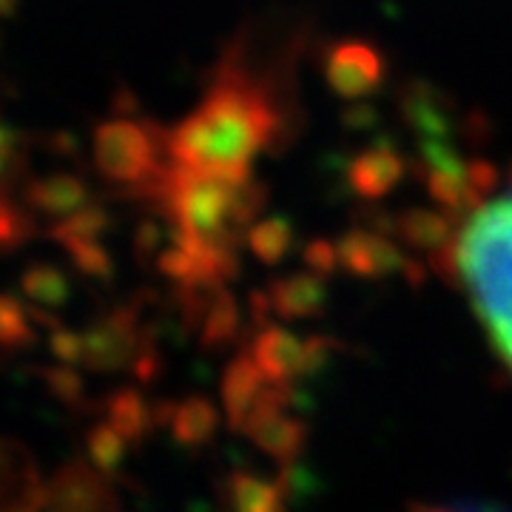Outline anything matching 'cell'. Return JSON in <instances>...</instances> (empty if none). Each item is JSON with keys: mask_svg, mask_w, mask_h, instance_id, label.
I'll list each match as a JSON object with an SVG mask.
<instances>
[{"mask_svg": "<svg viewBox=\"0 0 512 512\" xmlns=\"http://www.w3.org/2000/svg\"><path fill=\"white\" fill-rule=\"evenodd\" d=\"M279 134V111L262 83L225 63L194 111L168 131V160L202 171H248Z\"/></svg>", "mask_w": 512, "mask_h": 512, "instance_id": "6da1fadb", "label": "cell"}, {"mask_svg": "<svg viewBox=\"0 0 512 512\" xmlns=\"http://www.w3.org/2000/svg\"><path fill=\"white\" fill-rule=\"evenodd\" d=\"M441 274L461 282L495 356L512 373V188L467 211Z\"/></svg>", "mask_w": 512, "mask_h": 512, "instance_id": "7a4b0ae2", "label": "cell"}, {"mask_svg": "<svg viewBox=\"0 0 512 512\" xmlns=\"http://www.w3.org/2000/svg\"><path fill=\"white\" fill-rule=\"evenodd\" d=\"M151 200L163 205L174 234L237 251L262 208V188L251 171H202L168 163Z\"/></svg>", "mask_w": 512, "mask_h": 512, "instance_id": "3957f363", "label": "cell"}, {"mask_svg": "<svg viewBox=\"0 0 512 512\" xmlns=\"http://www.w3.org/2000/svg\"><path fill=\"white\" fill-rule=\"evenodd\" d=\"M94 165L111 185L151 197L168 163V131L137 117H109L94 128Z\"/></svg>", "mask_w": 512, "mask_h": 512, "instance_id": "277c9868", "label": "cell"}, {"mask_svg": "<svg viewBox=\"0 0 512 512\" xmlns=\"http://www.w3.org/2000/svg\"><path fill=\"white\" fill-rule=\"evenodd\" d=\"M325 80L345 100H362L384 80V57L367 40H339L325 57Z\"/></svg>", "mask_w": 512, "mask_h": 512, "instance_id": "5b68a950", "label": "cell"}, {"mask_svg": "<svg viewBox=\"0 0 512 512\" xmlns=\"http://www.w3.org/2000/svg\"><path fill=\"white\" fill-rule=\"evenodd\" d=\"M336 245V262L339 271H348L362 279H384V276L413 274V262L404 256V251L382 231H367L353 228Z\"/></svg>", "mask_w": 512, "mask_h": 512, "instance_id": "8992f818", "label": "cell"}, {"mask_svg": "<svg viewBox=\"0 0 512 512\" xmlns=\"http://www.w3.org/2000/svg\"><path fill=\"white\" fill-rule=\"evenodd\" d=\"M137 319V308L123 305L92 322L83 333V362L92 370H114L126 365L137 350H146Z\"/></svg>", "mask_w": 512, "mask_h": 512, "instance_id": "52a82bcc", "label": "cell"}, {"mask_svg": "<svg viewBox=\"0 0 512 512\" xmlns=\"http://www.w3.org/2000/svg\"><path fill=\"white\" fill-rule=\"evenodd\" d=\"M396 237L402 239L407 248L419 251V254L430 256V262L444 271L447 254L453 248L456 239V228L450 214H444V208H407L396 217Z\"/></svg>", "mask_w": 512, "mask_h": 512, "instance_id": "ba28073f", "label": "cell"}, {"mask_svg": "<svg viewBox=\"0 0 512 512\" xmlns=\"http://www.w3.org/2000/svg\"><path fill=\"white\" fill-rule=\"evenodd\" d=\"M262 302L279 319H311L316 313H322L328 302V282H325V274L313 268L296 271L285 279H276L262 296Z\"/></svg>", "mask_w": 512, "mask_h": 512, "instance_id": "9c48e42d", "label": "cell"}, {"mask_svg": "<svg viewBox=\"0 0 512 512\" xmlns=\"http://www.w3.org/2000/svg\"><path fill=\"white\" fill-rule=\"evenodd\" d=\"M23 202L43 217L63 220L74 211H80L89 202V188L86 180L60 171V174H46V177H32L23 185Z\"/></svg>", "mask_w": 512, "mask_h": 512, "instance_id": "30bf717a", "label": "cell"}, {"mask_svg": "<svg viewBox=\"0 0 512 512\" xmlns=\"http://www.w3.org/2000/svg\"><path fill=\"white\" fill-rule=\"evenodd\" d=\"M404 177V157L390 146L379 143L359 151L350 163V185L365 200H382Z\"/></svg>", "mask_w": 512, "mask_h": 512, "instance_id": "8fae6325", "label": "cell"}, {"mask_svg": "<svg viewBox=\"0 0 512 512\" xmlns=\"http://www.w3.org/2000/svg\"><path fill=\"white\" fill-rule=\"evenodd\" d=\"M322 342L319 339H299L291 330L285 328H268L259 339H256V359L265 373L274 376H285L296 367L308 365L313 356L322 353Z\"/></svg>", "mask_w": 512, "mask_h": 512, "instance_id": "7c38bea8", "label": "cell"}, {"mask_svg": "<svg viewBox=\"0 0 512 512\" xmlns=\"http://www.w3.org/2000/svg\"><path fill=\"white\" fill-rule=\"evenodd\" d=\"M20 291L32 305H40L46 311H57L69 302L72 285H69V276L63 274L57 265L35 262L20 276Z\"/></svg>", "mask_w": 512, "mask_h": 512, "instance_id": "4fadbf2b", "label": "cell"}, {"mask_svg": "<svg viewBox=\"0 0 512 512\" xmlns=\"http://www.w3.org/2000/svg\"><path fill=\"white\" fill-rule=\"evenodd\" d=\"M109 228V214L103 205L97 202H86L80 211H74L69 217L57 220L46 234L60 242L63 248L77 245V242H92V239L103 237V231Z\"/></svg>", "mask_w": 512, "mask_h": 512, "instance_id": "5bb4252c", "label": "cell"}, {"mask_svg": "<svg viewBox=\"0 0 512 512\" xmlns=\"http://www.w3.org/2000/svg\"><path fill=\"white\" fill-rule=\"evenodd\" d=\"M248 248H251V254L259 259V262H265V265H276V262H282L288 251H291L293 245V228L291 222L285 220V217H268V220L256 222L248 228Z\"/></svg>", "mask_w": 512, "mask_h": 512, "instance_id": "9a60e30c", "label": "cell"}, {"mask_svg": "<svg viewBox=\"0 0 512 512\" xmlns=\"http://www.w3.org/2000/svg\"><path fill=\"white\" fill-rule=\"evenodd\" d=\"M32 313L20 305V299L0 293V348L18 350L35 345V328L29 325Z\"/></svg>", "mask_w": 512, "mask_h": 512, "instance_id": "2e32d148", "label": "cell"}, {"mask_svg": "<svg viewBox=\"0 0 512 512\" xmlns=\"http://www.w3.org/2000/svg\"><path fill=\"white\" fill-rule=\"evenodd\" d=\"M66 254L72 256V262L77 265L80 274L94 276V279H111V274H114V262H111L109 251L100 245V239L69 245Z\"/></svg>", "mask_w": 512, "mask_h": 512, "instance_id": "e0dca14e", "label": "cell"}, {"mask_svg": "<svg viewBox=\"0 0 512 512\" xmlns=\"http://www.w3.org/2000/svg\"><path fill=\"white\" fill-rule=\"evenodd\" d=\"M23 165V154H20V137L9 126L0 123V185L12 188V177L18 174Z\"/></svg>", "mask_w": 512, "mask_h": 512, "instance_id": "ac0fdd59", "label": "cell"}, {"mask_svg": "<svg viewBox=\"0 0 512 512\" xmlns=\"http://www.w3.org/2000/svg\"><path fill=\"white\" fill-rule=\"evenodd\" d=\"M52 330V353L57 356V362H66V365H77L83 362V333H74V330L63 328V325H55Z\"/></svg>", "mask_w": 512, "mask_h": 512, "instance_id": "d6986e66", "label": "cell"}, {"mask_svg": "<svg viewBox=\"0 0 512 512\" xmlns=\"http://www.w3.org/2000/svg\"><path fill=\"white\" fill-rule=\"evenodd\" d=\"M43 379L46 384L52 387V393H57L63 402H72L80 396V379H77V373H74L72 367L66 365H57V367H49V370H43Z\"/></svg>", "mask_w": 512, "mask_h": 512, "instance_id": "ffe728a7", "label": "cell"}, {"mask_svg": "<svg viewBox=\"0 0 512 512\" xmlns=\"http://www.w3.org/2000/svg\"><path fill=\"white\" fill-rule=\"evenodd\" d=\"M92 453L97 461L109 464L117 456V436L111 430H94L92 436Z\"/></svg>", "mask_w": 512, "mask_h": 512, "instance_id": "44dd1931", "label": "cell"}, {"mask_svg": "<svg viewBox=\"0 0 512 512\" xmlns=\"http://www.w3.org/2000/svg\"><path fill=\"white\" fill-rule=\"evenodd\" d=\"M18 6V0H0V15H12Z\"/></svg>", "mask_w": 512, "mask_h": 512, "instance_id": "7402d4cb", "label": "cell"}, {"mask_svg": "<svg viewBox=\"0 0 512 512\" xmlns=\"http://www.w3.org/2000/svg\"><path fill=\"white\" fill-rule=\"evenodd\" d=\"M464 512H490V510H464Z\"/></svg>", "mask_w": 512, "mask_h": 512, "instance_id": "603a6c76", "label": "cell"}]
</instances>
